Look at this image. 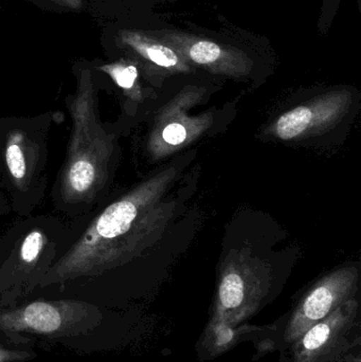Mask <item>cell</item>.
Instances as JSON below:
<instances>
[{
	"instance_id": "6da1fadb",
	"label": "cell",
	"mask_w": 361,
	"mask_h": 362,
	"mask_svg": "<svg viewBox=\"0 0 361 362\" xmlns=\"http://www.w3.org/2000/svg\"><path fill=\"white\" fill-rule=\"evenodd\" d=\"M171 168L141 181L122 195L70 221L67 246L31 297H68L105 308L117 305L127 272L148 257L162 238L175 210L165 194Z\"/></svg>"
},
{
	"instance_id": "7a4b0ae2",
	"label": "cell",
	"mask_w": 361,
	"mask_h": 362,
	"mask_svg": "<svg viewBox=\"0 0 361 362\" xmlns=\"http://www.w3.org/2000/svg\"><path fill=\"white\" fill-rule=\"evenodd\" d=\"M76 89L66 97L70 117L65 158L50 192L55 214L74 221L108 199L120 158L119 132L99 112V86L93 70H76Z\"/></svg>"
},
{
	"instance_id": "3957f363",
	"label": "cell",
	"mask_w": 361,
	"mask_h": 362,
	"mask_svg": "<svg viewBox=\"0 0 361 362\" xmlns=\"http://www.w3.org/2000/svg\"><path fill=\"white\" fill-rule=\"evenodd\" d=\"M119 315L110 308L68 297L35 296L0 310V329L37 346H61L78 355L112 350Z\"/></svg>"
},
{
	"instance_id": "277c9868",
	"label": "cell",
	"mask_w": 361,
	"mask_h": 362,
	"mask_svg": "<svg viewBox=\"0 0 361 362\" xmlns=\"http://www.w3.org/2000/svg\"><path fill=\"white\" fill-rule=\"evenodd\" d=\"M71 234L70 221L55 213L20 217L0 234V310L31 297Z\"/></svg>"
},
{
	"instance_id": "5b68a950",
	"label": "cell",
	"mask_w": 361,
	"mask_h": 362,
	"mask_svg": "<svg viewBox=\"0 0 361 362\" xmlns=\"http://www.w3.org/2000/svg\"><path fill=\"white\" fill-rule=\"evenodd\" d=\"M59 112L0 117V180L19 217L34 214L48 189L49 139Z\"/></svg>"
},
{
	"instance_id": "8992f818",
	"label": "cell",
	"mask_w": 361,
	"mask_h": 362,
	"mask_svg": "<svg viewBox=\"0 0 361 362\" xmlns=\"http://www.w3.org/2000/svg\"><path fill=\"white\" fill-rule=\"evenodd\" d=\"M162 38L184 59L218 74H243L249 61L237 49H228L218 42L201 40L177 32L162 34Z\"/></svg>"
},
{
	"instance_id": "52a82bcc",
	"label": "cell",
	"mask_w": 361,
	"mask_h": 362,
	"mask_svg": "<svg viewBox=\"0 0 361 362\" xmlns=\"http://www.w3.org/2000/svg\"><path fill=\"white\" fill-rule=\"evenodd\" d=\"M349 95L333 93L312 103L300 105L282 115L275 125V132L282 140H292L304 136L312 129L334 122L348 106Z\"/></svg>"
},
{
	"instance_id": "ba28073f",
	"label": "cell",
	"mask_w": 361,
	"mask_h": 362,
	"mask_svg": "<svg viewBox=\"0 0 361 362\" xmlns=\"http://www.w3.org/2000/svg\"><path fill=\"white\" fill-rule=\"evenodd\" d=\"M119 42L138 57L158 67L174 71H189V65L179 53L148 34L135 30H122L119 32Z\"/></svg>"
},
{
	"instance_id": "9c48e42d",
	"label": "cell",
	"mask_w": 361,
	"mask_h": 362,
	"mask_svg": "<svg viewBox=\"0 0 361 362\" xmlns=\"http://www.w3.org/2000/svg\"><path fill=\"white\" fill-rule=\"evenodd\" d=\"M95 69L103 72L112 81L129 104L135 106L143 102L144 93L139 83V70L134 62L119 59L102 64Z\"/></svg>"
},
{
	"instance_id": "30bf717a",
	"label": "cell",
	"mask_w": 361,
	"mask_h": 362,
	"mask_svg": "<svg viewBox=\"0 0 361 362\" xmlns=\"http://www.w3.org/2000/svg\"><path fill=\"white\" fill-rule=\"evenodd\" d=\"M35 342L0 329V362H29L37 358Z\"/></svg>"
},
{
	"instance_id": "8fae6325",
	"label": "cell",
	"mask_w": 361,
	"mask_h": 362,
	"mask_svg": "<svg viewBox=\"0 0 361 362\" xmlns=\"http://www.w3.org/2000/svg\"><path fill=\"white\" fill-rule=\"evenodd\" d=\"M335 282L320 285L314 289L303 304V313L311 320H320L330 312L335 300Z\"/></svg>"
},
{
	"instance_id": "7c38bea8",
	"label": "cell",
	"mask_w": 361,
	"mask_h": 362,
	"mask_svg": "<svg viewBox=\"0 0 361 362\" xmlns=\"http://www.w3.org/2000/svg\"><path fill=\"white\" fill-rule=\"evenodd\" d=\"M235 266V265H233ZM245 296V282L243 276L232 267L223 278L220 286V300L225 308H235L241 305Z\"/></svg>"
},
{
	"instance_id": "4fadbf2b",
	"label": "cell",
	"mask_w": 361,
	"mask_h": 362,
	"mask_svg": "<svg viewBox=\"0 0 361 362\" xmlns=\"http://www.w3.org/2000/svg\"><path fill=\"white\" fill-rule=\"evenodd\" d=\"M160 138L167 146H182L188 140V129L180 121H171L161 129Z\"/></svg>"
},
{
	"instance_id": "5bb4252c",
	"label": "cell",
	"mask_w": 361,
	"mask_h": 362,
	"mask_svg": "<svg viewBox=\"0 0 361 362\" xmlns=\"http://www.w3.org/2000/svg\"><path fill=\"white\" fill-rule=\"evenodd\" d=\"M330 327L326 323L316 325L305 335L303 346L307 350H317L322 344H326L330 335Z\"/></svg>"
},
{
	"instance_id": "9a60e30c",
	"label": "cell",
	"mask_w": 361,
	"mask_h": 362,
	"mask_svg": "<svg viewBox=\"0 0 361 362\" xmlns=\"http://www.w3.org/2000/svg\"><path fill=\"white\" fill-rule=\"evenodd\" d=\"M46 1L53 2L57 6L69 8V10L72 11L82 10L83 6H84V1L83 0H46Z\"/></svg>"
},
{
	"instance_id": "2e32d148",
	"label": "cell",
	"mask_w": 361,
	"mask_h": 362,
	"mask_svg": "<svg viewBox=\"0 0 361 362\" xmlns=\"http://www.w3.org/2000/svg\"><path fill=\"white\" fill-rule=\"evenodd\" d=\"M11 212H12V210H11L8 198L6 197V195L0 194V217L6 216Z\"/></svg>"
},
{
	"instance_id": "e0dca14e",
	"label": "cell",
	"mask_w": 361,
	"mask_h": 362,
	"mask_svg": "<svg viewBox=\"0 0 361 362\" xmlns=\"http://www.w3.org/2000/svg\"><path fill=\"white\" fill-rule=\"evenodd\" d=\"M326 1H328V4H336V1H339V0H326Z\"/></svg>"
}]
</instances>
